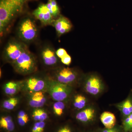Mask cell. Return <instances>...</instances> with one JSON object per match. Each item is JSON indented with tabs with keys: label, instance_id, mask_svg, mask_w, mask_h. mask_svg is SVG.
I'll list each match as a JSON object with an SVG mask.
<instances>
[{
	"label": "cell",
	"instance_id": "6da1fadb",
	"mask_svg": "<svg viewBox=\"0 0 132 132\" xmlns=\"http://www.w3.org/2000/svg\"><path fill=\"white\" fill-rule=\"evenodd\" d=\"M37 0H0V35L5 36L29 2Z\"/></svg>",
	"mask_w": 132,
	"mask_h": 132
},
{
	"label": "cell",
	"instance_id": "7a4b0ae2",
	"mask_svg": "<svg viewBox=\"0 0 132 132\" xmlns=\"http://www.w3.org/2000/svg\"><path fill=\"white\" fill-rule=\"evenodd\" d=\"M32 15L22 17L16 28V38L27 45L36 42L39 36V29Z\"/></svg>",
	"mask_w": 132,
	"mask_h": 132
},
{
	"label": "cell",
	"instance_id": "3957f363",
	"mask_svg": "<svg viewBox=\"0 0 132 132\" xmlns=\"http://www.w3.org/2000/svg\"><path fill=\"white\" fill-rule=\"evenodd\" d=\"M12 65L16 72L24 75L35 72L38 68L35 55L30 52L28 47Z\"/></svg>",
	"mask_w": 132,
	"mask_h": 132
},
{
	"label": "cell",
	"instance_id": "277c9868",
	"mask_svg": "<svg viewBox=\"0 0 132 132\" xmlns=\"http://www.w3.org/2000/svg\"><path fill=\"white\" fill-rule=\"evenodd\" d=\"M27 47V45L17 38H11L3 50V59L5 61L12 64L19 58Z\"/></svg>",
	"mask_w": 132,
	"mask_h": 132
},
{
	"label": "cell",
	"instance_id": "5b68a950",
	"mask_svg": "<svg viewBox=\"0 0 132 132\" xmlns=\"http://www.w3.org/2000/svg\"><path fill=\"white\" fill-rule=\"evenodd\" d=\"M39 47V55L43 64L48 67L55 68L58 66L60 59L53 46L48 43H45Z\"/></svg>",
	"mask_w": 132,
	"mask_h": 132
},
{
	"label": "cell",
	"instance_id": "8992f818",
	"mask_svg": "<svg viewBox=\"0 0 132 132\" xmlns=\"http://www.w3.org/2000/svg\"><path fill=\"white\" fill-rule=\"evenodd\" d=\"M52 98L56 101H63L68 97L71 93V88L68 85L57 81H51L48 88Z\"/></svg>",
	"mask_w": 132,
	"mask_h": 132
},
{
	"label": "cell",
	"instance_id": "52a82bcc",
	"mask_svg": "<svg viewBox=\"0 0 132 132\" xmlns=\"http://www.w3.org/2000/svg\"><path fill=\"white\" fill-rule=\"evenodd\" d=\"M55 77L58 82L68 85L74 82L79 73L76 69L68 67H57L55 69Z\"/></svg>",
	"mask_w": 132,
	"mask_h": 132
},
{
	"label": "cell",
	"instance_id": "ba28073f",
	"mask_svg": "<svg viewBox=\"0 0 132 132\" xmlns=\"http://www.w3.org/2000/svg\"><path fill=\"white\" fill-rule=\"evenodd\" d=\"M32 15L40 22L42 26H52L54 19L50 14L46 4L41 3L32 12Z\"/></svg>",
	"mask_w": 132,
	"mask_h": 132
},
{
	"label": "cell",
	"instance_id": "9c48e42d",
	"mask_svg": "<svg viewBox=\"0 0 132 132\" xmlns=\"http://www.w3.org/2000/svg\"><path fill=\"white\" fill-rule=\"evenodd\" d=\"M51 26L55 29L58 38L69 32L73 27L71 21L61 14L54 20Z\"/></svg>",
	"mask_w": 132,
	"mask_h": 132
},
{
	"label": "cell",
	"instance_id": "30bf717a",
	"mask_svg": "<svg viewBox=\"0 0 132 132\" xmlns=\"http://www.w3.org/2000/svg\"><path fill=\"white\" fill-rule=\"evenodd\" d=\"M100 77L95 74L88 76L85 82V88L86 92L92 95L100 94L103 89V85Z\"/></svg>",
	"mask_w": 132,
	"mask_h": 132
},
{
	"label": "cell",
	"instance_id": "8fae6325",
	"mask_svg": "<svg viewBox=\"0 0 132 132\" xmlns=\"http://www.w3.org/2000/svg\"><path fill=\"white\" fill-rule=\"evenodd\" d=\"M26 85L29 91L34 93L43 90L45 84V81L42 79L38 77H32L27 81Z\"/></svg>",
	"mask_w": 132,
	"mask_h": 132
},
{
	"label": "cell",
	"instance_id": "7c38bea8",
	"mask_svg": "<svg viewBox=\"0 0 132 132\" xmlns=\"http://www.w3.org/2000/svg\"><path fill=\"white\" fill-rule=\"evenodd\" d=\"M46 98L41 91L33 93L29 101V105L32 107L39 108L42 107L46 102Z\"/></svg>",
	"mask_w": 132,
	"mask_h": 132
},
{
	"label": "cell",
	"instance_id": "4fadbf2b",
	"mask_svg": "<svg viewBox=\"0 0 132 132\" xmlns=\"http://www.w3.org/2000/svg\"><path fill=\"white\" fill-rule=\"evenodd\" d=\"M95 112V110L93 108H87L76 114V119L84 123L89 122L94 118Z\"/></svg>",
	"mask_w": 132,
	"mask_h": 132
},
{
	"label": "cell",
	"instance_id": "5bb4252c",
	"mask_svg": "<svg viewBox=\"0 0 132 132\" xmlns=\"http://www.w3.org/2000/svg\"><path fill=\"white\" fill-rule=\"evenodd\" d=\"M100 120L104 126L107 129L113 128L116 123L115 116L110 112H103L101 115Z\"/></svg>",
	"mask_w": 132,
	"mask_h": 132
},
{
	"label": "cell",
	"instance_id": "9a60e30c",
	"mask_svg": "<svg viewBox=\"0 0 132 132\" xmlns=\"http://www.w3.org/2000/svg\"><path fill=\"white\" fill-rule=\"evenodd\" d=\"M117 107L123 115L128 116L132 113V101L128 98L117 105Z\"/></svg>",
	"mask_w": 132,
	"mask_h": 132
},
{
	"label": "cell",
	"instance_id": "2e32d148",
	"mask_svg": "<svg viewBox=\"0 0 132 132\" xmlns=\"http://www.w3.org/2000/svg\"><path fill=\"white\" fill-rule=\"evenodd\" d=\"M0 126L8 132L14 131L15 126L12 117L9 116L2 117L0 120Z\"/></svg>",
	"mask_w": 132,
	"mask_h": 132
},
{
	"label": "cell",
	"instance_id": "e0dca14e",
	"mask_svg": "<svg viewBox=\"0 0 132 132\" xmlns=\"http://www.w3.org/2000/svg\"><path fill=\"white\" fill-rule=\"evenodd\" d=\"M46 5L54 19H56L61 14L60 9L56 0L48 1Z\"/></svg>",
	"mask_w": 132,
	"mask_h": 132
},
{
	"label": "cell",
	"instance_id": "ac0fdd59",
	"mask_svg": "<svg viewBox=\"0 0 132 132\" xmlns=\"http://www.w3.org/2000/svg\"><path fill=\"white\" fill-rule=\"evenodd\" d=\"M20 85L18 82L14 81H10L5 85L4 92L7 95H13L19 91Z\"/></svg>",
	"mask_w": 132,
	"mask_h": 132
},
{
	"label": "cell",
	"instance_id": "d6986e66",
	"mask_svg": "<svg viewBox=\"0 0 132 132\" xmlns=\"http://www.w3.org/2000/svg\"><path fill=\"white\" fill-rule=\"evenodd\" d=\"M32 117L36 121H45L48 118V116L43 109L37 108L33 112Z\"/></svg>",
	"mask_w": 132,
	"mask_h": 132
},
{
	"label": "cell",
	"instance_id": "ffe728a7",
	"mask_svg": "<svg viewBox=\"0 0 132 132\" xmlns=\"http://www.w3.org/2000/svg\"><path fill=\"white\" fill-rule=\"evenodd\" d=\"M87 100L86 97L82 95L78 94L74 97L73 106L76 108L79 109H82L86 106Z\"/></svg>",
	"mask_w": 132,
	"mask_h": 132
},
{
	"label": "cell",
	"instance_id": "44dd1931",
	"mask_svg": "<svg viewBox=\"0 0 132 132\" xmlns=\"http://www.w3.org/2000/svg\"><path fill=\"white\" fill-rule=\"evenodd\" d=\"M19 102L17 98L12 97L3 102V107L7 110H11L14 109Z\"/></svg>",
	"mask_w": 132,
	"mask_h": 132
},
{
	"label": "cell",
	"instance_id": "7402d4cb",
	"mask_svg": "<svg viewBox=\"0 0 132 132\" xmlns=\"http://www.w3.org/2000/svg\"><path fill=\"white\" fill-rule=\"evenodd\" d=\"M65 105L63 101H57L53 105L54 113L58 116H61L64 113Z\"/></svg>",
	"mask_w": 132,
	"mask_h": 132
},
{
	"label": "cell",
	"instance_id": "603a6c76",
	"mask_svg": "<svg viewBox=\"0 0 132 132\" xmlns=\"http://www.w3.org/2000/svg\"><path fill=\"white\" fill-rule=\"evenodd\" d=\"M17 120L19 125L23 126L29 121V118L26 112L23 111H20L17 116Z\"/></svg>",
	"mask_w": 132,
	"mask_h": 132
},
{
	"label": "cell",
	"instance_id": "cb8c5ba5",
	"mask_svg": "<svg viewBox=\"0 0 132 132\" xmlns=\"http://www.w3.org/2000/svg\"><path fill=\"white\" fill-rule=\"evenodd\" d=\"M45 126L46 123L45 121H37L33 126L32 132H44Z\"/></svg>",
	"mask_w": 132,
	"mask_h": 132
},
{
	"label": "cell",
	"instance_id": "d4e9b609",
	"mask_svg": "<svg viewBox=\"0 0 132 132\" xmlns=\"http://www.w3.org/2000/svg\"><path fill=\"white\" fill-rule=\"evenodd\" d=\"M123 125L125 131L132 130V113L126 118L123 121Z\"/></svg>",
	"mask_w": 132,
	"mask_h": 132
},
{
	"label": "cell",
	"instance_id": "484cf974",
	"mask_svg": "<svg viewBox=\"0 0 132 132\" xmlns=\"http://www.w3.org/2000/svg\"><path fill=\"white\" fill-rule=\"evenodd\" d=\"M60 60L62 64L66 65H69L72 62V58L68 54L66 55Z\"/></svg>",
	"mask_w": 132,
	"mask_h": 132
},
{
	"label": "cell",
	"instance_id": "4316f807",
	"mask_svg": "<svg viewBox=\"0 0 132 132\" xmlns=\"http://www.w3.org/2000/svg\"><path fill=\"white\" fill-rule=\"evenodd\" d=\"M56 53L57 57L60 60L68 54L66 50L64 48H60L59 49L57 50L56 51Z\"/></svg>",
	"mask_w": 132,
	"mask_h": 132
},
{
	"label": "cell",
	"instance_id": "83f0119b",
	"mask_svg": "<svg viewBox=\"0 0 132 132\" xmlns=\"http://www.w3.org/2000/svg\"><path fill=\"white\" fill-rule=\"evenodd\" d=\"M57 132H72L71 129L67 126H65L60 128Z\"/></svg>",
	"mask_w": 132,
	"mask_h": 132
},
{
	"label": "cell",
	"instance_id": "f1b7e54d",
	"mask_svg": "<svg viewBox=\"0 0 132 132\" xmlns=\"http://www.w3.org/2000/svg\"><path fill=\"white\" fill-rule=\"evenodd\" d=\"M102 132H118V131L117 129L113 128L111 129L106 128L105 130H103Z\"/></svg>",
	"mask_w": 132,
	"mask_h": 132
},
{
	"label": "cell",
	"instance_id": "f546056e",
	"mask_svg": "<svg viewBox=\"0 0 132 132\" xmlns=\"http://www.w3.org/2000/svg\"><path fill=\"white\" fill-rule=\"evenodd\" d=\"M52 1V0H48V1Z\"/></svg>",
	"mask_w": 132,
	"mask_h": 132
}]
</instances>
